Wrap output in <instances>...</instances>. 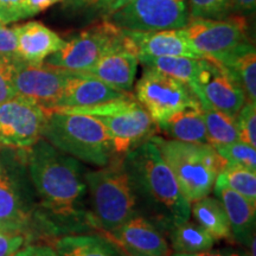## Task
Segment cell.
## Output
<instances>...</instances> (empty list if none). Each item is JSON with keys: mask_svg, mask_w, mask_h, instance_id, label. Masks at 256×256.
<instances>
[{"mask_svg": "<svg viewBox=\"0 0 256 256\" xmlns=\"http://www.w3.org/2000/svg\"><path fill=\"white\" fill-rule=\"evenodd\" d=\"M156 127L170 139L209 145L200 104L177 112L168 119L156 124Z\"/></svg>", "mask_w": 256, "mask_h": 256, "instance_id": "obj_21", "label": "cell"}, {"mask_svg": "<svg viewBox=\"0 0 256 256\" xmlns=\"http://www.w3.org/2000/svg\"><path fill=\"white\" fill-rule=\"evenodd\" d=\"M136 98L156 124L184 108L200 104L188 84L147 66L136 83Z\"/></svg>", "mask_w": 256, "mask_h": 256, "instance_id": "obj_11", "label": "cell"}, {"mask_svg": "<svg viewBox=\"0 0 256 256\" xmlns=\"http://www.w3.org/2000/svg\"><path fill=\"white\" fill-rule=\"evenodd\" d=\"M232 2V14L250 17L255 14L256 0H230Z\"/></svg>", "mask_w": 256, "mask_h": 256, "instance_id": "obj_37", "label": "cell"}, {"mask_svg": "<svg viewBox=\"0 0 256 256\" xmlns=\"http://www.w3.org/2000/svg\"><path fill=\"white\" fill-rule=\"evenodd\" d=\"M0 24H2V23H0Z\"/></svg>", "mask_w": 256, "mask_h": 256, "instance_id": "obj_46", "label": "cell"}, {"mask_svg": "<svg viewBox=\"0 0 256 256\" xmlns=\"http://www.w3.org/2000/svg\"><path fill=\"white\" fill-rule=\"evenodd\" d=\"M46 112L23 98L0 104V142L2 146L28 150L42 139Z\"/></svg>", "mask_w": 256, "mask_h": 256, "instance_id": "obj_13", "label": "cell"}, {"mask_svg": "<svg viewBox=\"0 0 256 256\" xmlns=\"http://www.w3.org/2000/svg\"><path fill=\"white\" fill-rule=\"evenodd\" d=\"M66 70L46 63L31 64L17 57L14 76L16 95L40 106L46 112L56 110L63 92Z\"/></svg>", "mask_w": 256, "mask_h": 256, "instance_id": "obj_14", "label": "cell"}, {"mask_svg": "<svg viewBox=\"0 0 256 256\" xmlns=\"http://www.w3.org/2000/svg\"><path fill=\"white\" fill-rule=\"evenodd\" d=\"M124 38V31L108 19L80 32L44 63L68 72H87Z\"/></svg>", "mask_w": 256, "mask_h": 256, "instance_id": "obj_10", "label": "cell"}, {"mask_svg": "<svg viewBox=\"0 0 256 256\" xmlns=\"http://www.w3.org/2000/svg\"><path fill=\"white\" fill-rule=\"evenodd\" d=\"M74 2H78L82 5H88V6H96V8H104L107 11L110 8L112 0H74Z\"/></svg>", "mask_w": 256, "mask_h": 256, "instance_id": "obj_41", "label": "cell"}, {"mask_svg": "<svg viewBox=\"0 0 256 256\" xmlns=\"http://www.w3.org/2000/svg\"><path fill=\"white\" fill-rule=\"evenodd\" d=\"M147 68H151L165 74L170 78L178 80L190 87L194 81L200 68L202 58H191V57H138Z\"/></svg>", "mask_w": 256, "mask_h": 256, "instance_id": "obj_27", "label": "cell"}, {"mask_svg": "<svg viewBox=\"0 0 256 256\" xmlns=\"http://www.w3.org/2000/svg\"><path fill=\"white\" fill-rule=\"evenodd\" d=\"M150 142L158 148L190 204L209 196L217 174L228 165L215 147L210 145L165 139L159 136H152Z\"/></svg>", "mask_w": 256, "mask_h": 256, "instance_id": "obj_4", "label": "cell"}, {"mask_svg": "<svg viewBox=\"0 0 256 256\" xmlns=\"http://www.w3.org/2000/svg\"><path fill=\"white\" fill-rule=\"evenodd\" d=\"M127 95L128 92L116 90L87 72L66 70L63 92L56 110L94 107Z\"/></svg>", "mask_w": 256, "mask_h": 256, "instance_id": "obj_16", "label": "cell"}, {"mask_svg": "<svg viewBox=\"0 0 256 256\" xmlns=\"http://www.w3.org/2000/svg\"><path fill=\"white\" fill-rule=\"evenodd\" d=\"M25 153L40 204L42 234L56 238L98 230L86 204L88 190L80 160L58 151L43 138Z\"/></svg>", "mask_w": 256, "mask_h": 256, "instance_id": "obj_1", "label": "cell"}, {"mask_svg": "<svg viewBox=\"0 0 256 256\" xmlns=\"http://www.w3.org/2000/svg\"><path fill=\"white\" fill-rule=\"evenodd\" d=\"M222 64L238 78L247 101L256 104V51L252 42L242 46Z\"/></svg>", "mask_w": 256, "mask_h": 256, "instance_id": "obj_25", "label": "cell"}, {"mask_svg": "<svg viewBox=\"0 0 256 256\" xmlns=\"http://www.w3.org/2000/svg\"><path fill=\"white\" fill-rule=\"evenodd\" d=\"M2 229H12V228H10L8 226H6V224L0 222V230H2ZM14 230H16V229H14ZM20 232H22V230H20Z\"/></svg>", "mask_w": 256, "mask_h": 256, "instance_id": "obj_43", "label": "cell"}, {"mask_svg": "<svg viewBox=\"0 0 256 256\" xmlns=\"http://www.w3.org/2000/svg\"><path fill=\"white\" fill-rule=\"evenodd\" d=\"M215 183L226 185L235 192L256 204V171L238 165H226L217 174Z\"/></svg>", "mask_w": 256, "mask_h": 256, "instance_id": "obj_28", "label": "cell"}, {"mask_svg": "<svg viewBox=\"0 0 256 256\" xmlns=\"http://www.w3.org/2000/svg\"><path fill=\"white\" fill-rule=\"evenodd\" d=\"M190 18L223 19L232 14L230 0H186Z\"/></svg>", "mask_w": 256, "mask_h": 256, "instance_id": "obj_30", "label": "cell"}, {"mask_svg": "<svg viewBox=\"0 0 256 256\" xmlns=\"http://www.w3.org/2000/svg\"><path fill=\"white\" fill-rule=\"evenodd\" d=\"M102 234H104V235L106 236V238H107L108 240H110V241L112 243H113V246H114L115 250H116L118 255H119V256H145V255L139 254V252H136L132 250V249L127 248L126 246H124V244H122V243H120L119 241H116V240H114V238H110V236L106 235L104 232H102Z\"/></svg>", "mask_w": 256, "mask_h": 256, "instance_id": "obj_39", "label": "cell"}, {"mask_svg": "<svg viewBox=\"0 0 256 256\" xmlns=\"http://www.w3.org/2000/svg\"><path fill=\"white\" fill-rule=\"evenodd\" d=\"M60 2H63V0H28V16L34 17V16L46 11V8H49L51 6H54Z\"/></svg>", "mask_w": 256, "mask_h": 256, "instance_id": "obj_38", "label": "cell"}, {"mask_svg": "<svg viewBox=\"0 0 256 256\" xmlns=\"http://www.w3.org/2000/svg\"><path fill=\"white\" fill-rule=\"evenodd\" d=\"M84 180L98 232H114L138 214L124 156H115L100 170L86 172Z\"/></svg>", "mask_w": 256, "mask_h": 256, "instance_id": "obj_5", "label": "cell"}, {"mask_svg": "<svg viewBox=\"0 0 256 256\" xmlns=\"http://www.w3.org/2000/svg\"><path fill=\"white\" fill-rule=\"evenodd\" d=\"M60 110L90 115L98 119L110 133L116 156H126L148 140L158 128L145 108L130 94L94 107Z\"/></svg>", "mask_w": 256, "mask_h": 256, "instance_id": "obj_7", "label": "cell"}, {"mask_svg": "<svg viewBox=\"0 0 256 256\" xmlns=\"http://www.w3.org/2000/svg\"><path fill=\"white\" fill-rule=\"evenodd\" d=\"M18 56L0 55V104L16 98L14 76Z\"/></svg>", "mask_w": 256, "mask_h": 256, "instance_id": "obj_32", "label": "cell"}, {"mask_svg": "<svg viewBox=\"0 0 256 256\" xmlns=\"http://www.w3.org/2000/svg\"><path fill=\"white\" fill-rule=\"evenodd\" d=\"M238 256H250V254H249V252H240Z\"/></svg>", "mask_w": 256, "mask_h": 256, "instance_id": "obj_44", "label": "cell"}, {"mask_svg": "<svg viewBox=\"0 0 256 256\" xmlns=\"http://www.w3.org/2000/svg\"><path fill=\"white\" fill-rule=\"evenodd\" d=\"M28 17V0H0V23L2 25Z\"/></svg>", "mask_w": 256, "mask_h": 256, "instance_id": "obj_34", "label": "cell"}, {"mask_svg": "<svg viewBox=\"0 0 256 256\" xmlns=\"http://www.w3.org/2000/svg\"><path fill=\"white\" fill-rule=\"evenodd\" d=\"M171 247L174 252L194 254L211 250L216 240L196 222H185L174 224L168 230Z\"/></svg>", "mask_w": 256, "mask_h": 256, "instance_id": "obj_24", "label": "cell"}, {"mask_svg": "<svg viewBox=\"0 0 256 256\" xmlns=\"http://www.w3.org/2000/svg\"><path fill=\"white\" fill-rule=\"evenodd\" d=\"M54 248L60 256H119L113 243L102 232L60 236Z\"/></svg>", "mask_w": 256, "mask_h": 256, "instance_id": "obj_22", "label": "cell"}, {"mask_svg": "<svg viewBox=\"0 0 256 256\" xmlns=\"http://www.w3.org/2000/svg\"><path fill=\"white\" fill-rule=\"evenodd\" d=\"M64 43L62 37L40 22H28L17 26V56L28 63H43Z\"/></svg>", "mask_w": 256, "mask_h": 256, "instance_id": "obj_20", "label": "cell"}, {"mask_svg": "<svg viewBox=\"0 0 256 256\" xmlns=\"http://www.w3.org/2000/svg\"><path fill=\"white\" fill-rule=\"evenodd\" d=\"M214 190L228 216L232 240L250 247L255 240L256 204L223 184L215 183Z\"/></svg>", "mask_w": 256, "mask_h": 256, "instance_id": "obj_19", "label": "cell"}, {"mask_svg": "<svg viewBox=\"0 0 256 256\" xmlns=\"http://www.w3.org/2000/svg\"><path fill=\"white\" fill-rule=\"evenodd\" d=\"M42 138L62 153L98 168L116 156L110 133L90 115L60 110L46 112Z\"/></svg>", "mask_w": 256, "mask_h": 256, "instance_id": "obj_3", "label": "cell"}, {"mask_svg": "<svg viewBox=\"0 0 256 256\" xmlns=\"http://www.w3.org/2000/svg\"><path fill=\"white\" fill-rule=\"evenodd\" d=\"M191 214L215 240H232V229L223 204L218 198L204 197L191 203Z\"/></svg>", "mask_w": 256, "mask_h": 256, "instance_id": "obj_23", "label": "cell"}, {"mask_svg": "<svg viewBox=\"0 0 256 256\" xmlns=\"http://www.w3.org/2000/svg\"><path fill=\"white\" fill-rule=\"evenodd\" d=\"M34 238L30 234L14 229L0 230V256H14Z\"/></svg>", "mask_w": 256, "mask_h": 256, "instance_id": "obj_33", "label": "cell"}, {"mask_svg": "<svg viewBox=\"0 0 256 256\" xmlns=\"http://www.w3.org/2000/svg\"><path fill=\"white\" fill-rule=\"evenodd\" d=\"M133 2V0H112L110 8H108L107 11L108 12L115 11V10L122 8L124 5H126V4H128V2Z\"/></svg>", "mask_w": 256, "mask_h": 256, "instance_id": "obj_42", "label": "cell"}, {"mask_svg": "<svg viewBox=\"0 0 256 256\" xmlns=\"http://www.w3.org/2000/svg\"><path fill=\"white\" fill-rule=\"evenodd\" d=\"M124 165L136 194L138 214L154 223L162 232L190 220L191 204L150 139L124 156Z\"/></svg>", "mask_w": 256, "mask_h": 256, "instance_id": "obj_2", "label": "cell"}, {"mask_svg": "<svg viewBox=\"0 0 256 256\" xmlns=\"http://www.w3.org/2000/svg\"><path fill=\"white\" fill-rule=\"evenodd\" d=\"M14 256H60L56 249L46 244H28Z\"/></svg>", "mask_w": 256, "mask_h": 256, "instance_id": "obj_36", "label": "cell"}, {"mask_svg": "<svg viewBox=\"0 0 256 256\" xmlns=\"http://www.w3.org/2000/svg\"><path fill=\"white\" fill-rule=\"evenodd\" d=\"M171 256H238V252H234L232 250H208L202 252H194V254H184V252H174Z\"/></svg>", "mask_w": 256, "mask_h": 256, "instance_id": "obj_40", "label": "cell"}, {"mask_svg": "<svg viewBox=\"0 0 256 256\" xmlns=\"http://www.w3.org/2000/svg\"><path fill=\"white\" fill-rule=\"evenodd\" d=\"M136 48L138 57H191L204 58L188 43L183 28L153 32L124 30Z\"/></svg>", "mask_w": 256, "mask_h": 256, "instance_id": "obj_18", "label": "cell"}, {"mask_svg": "<svg viewBox=\"0 0 256 256\" xmlns=\"http://www.w3.org/2000/svg\"><path fill=\"white\" fill-rule=\"evenodd\" d=\"M108 20L121 30L153 32L183 28L190 12L186 0H133L108 12Z\"/></svg>", "mask_w": 256, "mask_h": 256, "instance_id": "obj_9", "label": "cell"}, {"mask_svg": "<svg viewBox=\"0 0 256 256\" xmlns=\"http://www.w3.org/2000/svg\"><path fill=\"white\" fill-rule=\"evenodd\" d=\"M0 222L30 234L40 232V204L25 150L0 146Z\"/></svg>", "mask_w": 256, "mask_h": 256, "instance_id": "obj_6", "label": "cell"}, {"mask_svg": "<svg viewBox=\"0 0 256 256\" xmlns=\"http://www.w3.org/2000/svg\"><path fill=\"white\" fill-rule=\"evenodd\" d=\"M240 142L256 147V104L246 101L235 116Z\"/></svg>", "mask_w": 256, "mask_h": 256, "instance_id": "obj_31", "label": "cell"}, {"mask_svg": "<svg viewBox=\"0 0 256 256\" xmlns=\"http://www.w3.org/2000/svg\"><path fill=\"white\" fill-rule=\"evenodd\" d=\"M104 234L139 254L145 256H171V249L164 232L140 214H136L132 218L114 232Z\"/></svg>", "mask_w": 256, "mask_h": 256, "instance_id": "obj_17", "label": "cell"}, {"mask_svg": "<svg viewBox=\"0 0 256 256\" xmlns=\"http://www.w3.org/2000/svg\"><path fill=\"white\" fill-rule=\"evenodd\" d=\"M183 31L198 54L220 64L242 46L252 42L248 37L247 22L238 14L223 19L190 18Z\"/></svg>", "mask_w": 256, "mask_h": 256, "instance_id": "obj_8", "label": "cell"}, {"mask_svg": "<svg viewBox=\"0 0 256 256\" xmlns=\"http://www.w3.org/2000/svg\"><path fill=\"white\" fill-rule=\"evenodd\" d=\"M0 146H2V142H0Z\"/></svg>", "mask_w": 256, "mask_h": 256, "instance_id": "obj_45", "label": "cell"}, {"mask_svg": "<svg viewBox=\"0 0 256 256\" xmlns=\"http://www.w3.org/2000/svg\"><path fill=\"white\" fill-rule=\"evenodd\" d=\"M256 147L243 142H235L217 147L216 151L226 159L228 165H238L256 171Z\"/></svg>", "mask_w": 256, "mask_h": 256, "instance_id": "obj_29", "label": "cell"}, {"mask_svg": "<svg viewBox=\"0 0 256 256\" xmlns=\"http://www.w3.org/2000/svg\"><path fill=\"white\" fill-rule=\"evenodd\" d=\"M206 122L208 142L210 146L220 147L238 142V130L235 118L223 113L212 106L200 104Z\"/></svg>", "mask_w": 256, "mask_h": 256, "instance_id": "obj_26", "label": "cell"}, {"mask_svg": "<svg viewBox=\"0 0 256 256\" xmlns=\"http://www.w3.org/2000/svg\"><path fill=\"white\" fill-rule=\"evenodd\" d=\"M200 104H208L235 118L247 101L238 78L226 66L210 58L200 60L196 80L190 84Z\"/></svg>", "mask_w": 256, "mask_h": 256, "instance_id": "obj_12", "label": "cell"}, {"mask_svg": "<svg viewBox=\"0 0 256 256\" xmlns=\"http://www.w3.org/2000/svg\"><path fill=\"white\" fill-rule=\"evenodd\" d=\"M0 55L17 56V26L0 24Z\"/></svg>", "mask_w": 256, "mask_h": 256, "instance_id": "obj_35", "label": "cell"}, {"mask_svg": "<svg viewBox=\"0 0 256 256\" xmlns=\"http://www.w3.org/2000/svg\"><path fill=\"white\" fill-rule=\"evenodd\" d=\"M138 63L136 48L124 31L122 40L108 50L90 69L83 72L94 76L116 90L128 92L136 81Z\"/></svg>", "mask_w": 256, "mask_h": 256, "instance_id": "obj_15", "label": "cell"}]
</instances>
